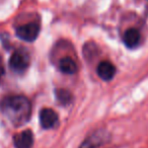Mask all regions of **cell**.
<instances>
[{"instance_id": "cell-1", "label": "cell", "mask_w": 148, "mask_h": 148, "mask_svg": "<svg viewBox=\"0 0 148 148\" xmlns=\"http://www.w3.org/2000/svg\"><path fill=\"white\" fill-rule=\"evenodd\" d=\"M1 111L9 122L15 127L27 123L32 115V105L23 95H9L0 103Z\"/></svg>"}, {"instance_id": "cell-2", "label": "cell", "mask_w": 148, "mask_h": 148, "mask_svg": "<svg viewBox=\"0 0 148 148\" xmlns=\"http://www.w3.org/2000/svg\"><path fill=\"white\" fill-rule=\"evenodd\" d=\"M29 65V56L25 51H15L9 59V66L15 73H23Z\"/></svg>"}, {"instance_id": "cell-3", "label": "cell", "mask_w": 148, "mask_h": 148, "mask_svg": "<svg viewBox=\"0 0 148 148\" xmlns=\"http://www.w3.org/2000/svg\"><path fill=\"white\" fill-rule=\"evenodd\" d=\"M110 139L109 133L105 130H97L80 144L79 148H97L107 143Z\"/></svg>"}, {"instance_id": "cell-4", "label": "cell", "mask_w": 148, "mask_h": 148, "mask_svg": "<svg viewBox=\"0 0 148 148\" xmlns=\"http://www.w3.org/2000/svg\"><path fill=\"white\" fill-rule=\"evenodd\" d=\"M40 25L36 23H29L16 29V36L25 42H34L40 34Z\"/></svg>"}, {"instance_id": "cell-5", "label": "cell", "mask_w": 148, "mask_h": 148, "mask_svg": "<svg viewBox=\"0 0 148 148\" xmlns=\"http://www.w3.org/2000/svg\"><path fill=\"white\" fill-rule=\"evenodd\" d=\"M40 124L44 129H52L58 124V115L54 110L45 108L40 112Z\"/></svg>"}, {"instance_id": "cell-6", "label": "cell", "mask_w": 148, "mask_h": 148, "mask_svg": "<svg viewBox=\"0 0 148 148\" xmlns=\"http://www.w3.org/2000/svg\"><path fill=\"white\" fill-rule=\"evenodd\" d=\"M15 148H32L34 145V135L31 130H25L13 136Z\"/></svg>"}, {"instance_id": "cell-7", "label": "cell", "mask_w": 148, "mask_h": 148, "mask_svg": "<svg viewBox=\"0 0 148 148\" xmlns=\"http://www.w3.org/2000/svg\"><path fill=\"white\" fill-rule=\"evenodd\" d=\"M97 73L103 80L110 81L114 78L116 74V67L112 62L103 61L97 65Z\"/></svg>"}, {"instance_id": "cell-8", "label": "cell", "mask_w": 148, "mask_h": 148, "mask_svg": "<svg viewBox=\"0 0 148 148\" xmlns=\"http://www.w3.org/2000/svg\"><path fill=\"white\" fill-rule=\"evenodd\" d=\"M140 39H141V36H140L139 31L136 29H127L123 36L124 44L129 49H134V48L138 47L140 43Z\"/></svg>"}, {"instance_id": "cell-9", "label": "cell", "mask_w": 148, "mask_h": 148, "mask_svg": "<svg viewBox=\"0 0 148 148\" xmlns=\"http://www.w3.org/2000/svg\"><path fill=\"white\" fill-rule=\"evenodd\" d=\"M59 68L61 70V72H63L65 74H69V75L75 74L77 72V70H78L77 64L70 57L62 58L59 61Z\"/></svg>"}, {"instance_id": "cell-10", "label": "cell", "mask_w": 148, "mask_h": 148, "mask_svg": "<svg viewBox=\"0 0 148 148\" xmlns=\"http://www.w3.org/2000/svg\"><path fill=\"white\" fill-rule=\"evenodd\" d=\"M55 95H56L57 101L63 106H68L72 101V99H73L71 92H70L69 90H67V89H64V88L56 89Z\"/></svg>"}, {"instance_id": "cell-11", "label": "cell", "mask_w": 148, "mask_h": 148, "mask_svg": "<svg viewBox=\"0 0 148 148\" xmlns=\"http://www.w3.org/2000/svg\"><path fill=\"white\" fill-rule=\"evenodd\" d=\"M3 74H4V69H3L2 66H0V80H1V77L3 76Z\"/></svg>"}]
</instances>
